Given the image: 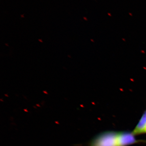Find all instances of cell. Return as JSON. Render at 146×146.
<instances>
[{
  "label": "cell",
  "instance_id": "1",
  "mask_svg": "<svg viewBox=\"0 0 146 146\" xmlns=\"http://www.w3.org/2000/svg\"><path fill=\"white\" fill-rule=\"evenodd\" d=\"M117 135L118 131H104L94 138L89 146H119Z\"/></svg>",
  "mask_w": 146,
  "mask_h": 146
},
{
  "label": "cell",
  "instance_id": "2",
  "mask_svg": "<svg viewBox=\"0 0 146 146\" xmlns=\"http://www.w3.org/2000/svg\"><path fill=\"white\" fill-rule=\"evenodd\" d=\"M117 141L119 146H128L140 143H146L145 140H137L132 132L118 131Z\"/></svg>",
  "mask_w": 146,
  "mask_h": 146
},
{
  "label": "cell",
  "instance_id": "3",
  "mask_svg": "<svg viewBox=\"0 0 146 146\" xmlns=\"http://www.w3.org/2000/svg\"><path fill=\"white\" fill-rule=\"evenodd\" d=\"M132 132L135 136L146 133V109Z\"/></svg>",
  "mask_w": 146,
  "mask_h": 146
}]
</instances>
